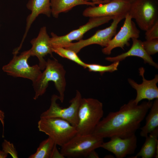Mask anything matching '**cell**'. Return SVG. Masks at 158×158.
<instances>
[{
	"instance_id": "17",
	"label": "cell",
	"mask_w": 158,
	"mask_h": 158,
	"mask_svg": "<svg viewBox=\"0 0 158 158\" xmlns=\"http://www.w3.org/2000/svg\"><path fill=\"white\" fill-rule=\"evenodd\" d=\"M132 40V45L127 51L114 57H107L106 58V60L113 62H120L128 57L137 56L142 59L145 63H148L150 65L158 68V64L153 61L151 56L149 55L144 49L142 41L138 38H133Z\"/></svg>"
},
{
	"instance_id": "32",
	"label": "cell",
	"mask_w": 158,
	"mask_h": 158,
	"mask_svg": "<svg viewBox=\"0 0 158 158\" xmlns=\"http://www.w3.org/2000/svg\"><path fill=\"white\" fill-rule=\"evenodd\" d=\"M104 158H114V157L111 155H108L105 156Z\"/></svg>"
},
{
	"instance_id": "34",
	"label": "cell",
	"mask_w": 158,
	"mask_h": 158,
	"mask_svg": "<svg viewBox=\"0 0 158 158\" xmlns=\"http://www.w3.org/2000/svg\"></svg>"
},
{
	"instance_id": "24",
	"label": "cell",
	"mask_w": 158,
	"mask_h": 158,
	"mask_svg": "<svg viewBox=\"0 0 158 158\" xmlns=\"http://www.w3.org/2000/svg\"><path fill=\"white\" fill-rule=\"evenodd\" d=\"M143 47L147 53L151 56L158 52V38L146 40L142 42Z\"/></svg>"
},
{
	"instance_id": "10",
	"label": "cell",
	"mask_w": 158,
	"mask_h": 158,
	"mask_svg": "<svg viewBox=\"0 0 158 158\" xmlns=\"http://www.w3.org/2000/svg\"><path fill=\"white\" fill-rule=\"evenodd\" d=\"M115 16L90 18L88 22L76 30H73L64 35L58 36L54 32L51 33V44L64 47L73 40L79 41L88 31L95 27L108 23Z\"/></svg>"
},
{
	"instance_id": "7",
	"label": "cell",
	"mask_w": 158,
	"mask_h": 158,
	"mask_svg": "<svg viewBox=\"0 0 158 158\" xmlns=\"http://www.w3.org/2000/svg\"><path fill=\"white\" fill-rule=\"evenodd\" d=\"M12 59L4 66L2 70L8 75L15 77H21L35 81L42 73L38 65L30 66L28 61L31 56L30 49L24 51L19 55L13 54Z\"/></svg>"
},
{
	"instance_id": "3",
	"label": "cell",
	"mask_w": 158,
	"mask_h": 158,
	"mask_svg": "<svg viewBox=\"0 0 158 158\" xmlns=\"http://www.w3.org/2000/svg\"><path fill=\"white\" fill-rule=\"evenodd\" d=\"M103 114V105L101 102L93 98H82L78 109L76 134H92Z\"/></svg>"
},
{
	"instance_id": "33",
	"label": "cell",
	"mask_w": 158,
	"mask_h": 158,
	"mask_svg": "<svg viewBox=\"0 0 158 158\" xmlns=\"http://www.w3.org/2000/svg\"><path fill=\"white\" fill-rule=\"evenodd\" d=\"M135 0H129V1H130V2L131 3H132Z\"/></svg>"
},
{
	"instance_id": "4",
	"label": "cell",
	"mask_w": 158,
	"mask_h": 158,
	"mask_svg": "<svg viewBox=\"0 0 158 158\" xmlns=\"http://www.w3.org/2000/svg\"><path fill=\"white\" fill-rule=\"evenodd\" d=\"M104 138L93 134H76L61 146L60 153L65 157H87L90 153L100 147Z\"/></svg>"
},
{
	"instance_id": "5",
	"label": "cell",
	"mask_w": 158,
	"mask_h": 158,
	"mask_svg": "<svg viewBox=\"0 0 158 158\" xmlns=\"http://www.w3.org/2000/svg\"><path fill=\"white\" fill-rule=\"evenodd\" d=\"M39 130L52 139L61 147L77 133L76 127L59 118H40L38 122Z\"/></svg>"
},
{
	"instance_id": "19",
	"label": "cell",
	"mask_w": 158,
	"mask_h": 158,
	"mask_svg": "<svg viewBox=\"0 0 158 158\" xmlns=\"http://www.w3.org/2000/svg\"><path fill=\"white\" fill-rule=\"evenodd\" d=\"M50 3L51 14L56 18L58 17L60 13L67 12L76 6L86 5L94 6L96 4L84 0H50Z\"/></svg>"
},
{
	"instance_id": "21",
	"label": "cell",
	"mask_w": 158,
	"mask_h": 158,
	"mask_svg": "<svg viewBox=\"0 0 158 158\" xmlns=\"http://www.w3.org/2000/svg\"><path fill=\"white\" fill-rule=\"evenodd\" d=\"M55 144L53 140L48 137L40 143L35 152L31 155L28 158H50Z\"/></svg>"
},
{
	"instance_id": "25",
	"label": "cell",
	"mask_w": 158,
	"mask_h": 158,
	"mask_svg": "<svg viewBox=\"0 0 158 158\" xmlns=\"http://www.w3.org/2000/svg\"><path fill=\"white\" fill-rule=\"evenodd\" d=\"M2 150L5 153L10 154L13 158H18V152L13 143L6 140L2 143Z\"/></svg>"
},
{
	"instance_id": "27",
	"label": "cell",
	"mask_w": 158,
	"mask_h": 158,
	"mask_svg": "<svg viewBox=\"0 0 158 158\" xmlns=\"http://www.w3.org/2000/svg\"><path fill=\"white\" fill-rule=\"evenodd\" d=\"M56 144L55 145L52 152L50 158H65V157L59 152L56 147Z\"/></svg>"
},
{
	"instance_id": "29",
	"label": "cell",
	"mask_w": 158,
	"mask_h": 158,
	"mask_svg": "<svg viewBox=\"0 0 158 158\" xmlns=\"http://www.w3.org/2000/svg\"><path fill=\"white\" fill-rule=\"evenodd\" d=\"M87 1H91L92 2L95 3L96 4H100L106 3L109 2L111 0H84Z\"/></svg>"
},
{
	"instance_id": "11",
	"label": "cell",
	"mask_w": 158,
	"mask_h": 158,
	"mask_svg": "<svg viewBox=\"0 0 158 158\" xmlns=\"http://www.w3.org/2000/svg\"><path fill=\"white\" fill-rule=\"evenodd\" d=\"M125 19L120 30L109 42L107 46L102 49V51L104 54L109 55L112 50L116 47L123 49L125 46L130 45L129 42L130 39H138L139 37L140 31L128 13Z\"/></svg>"
},
{
	"instance_id": "8",
	"label": "cell",
	"mask_w": 158,
	"mask_h": 158,
	"mask_svg": "<svg viewBox=\"0 0 158 158\" xmlns=\"http://www.w3.org/2000/svg\"><path fill=\"white\" fill-rule=\"evenodd\" d=\"M82 98L80 93L77 90L75 97L70 102V106L68 107L63 108L57 103V100L59 99V96L54 94L51 96L49 108L41 114L40 118H61L76 127L78 121V109Z\"/></svg>"
},
{
	"instance_id": "22",
	"label": "cell",
	"mask_w": 158,
	"mask_h": 158,
	"mask_svg": "<svg viewBox=\"0 0 158 158\" xmlns=\"http://www.w3.org/2000/svg\"><path fill=\"white\" fill-rule=\"evenodd\" d=\"M51 46L53 52L61 57L72 61L86 68V63L83 62L78 56L77 54L73 51L57 45L51 44Z\"/></svg>"
},
{
	"instance_id": "2",
	"label": "cell",
	"mask_w": 158,
	"mask_h": 158,
	"mask_svg": "<svg viewBox=\"0 0 158 158\" xmlns=\"http://www.w3.org/2000/svg\"><path fill=\"white\" fill-rule=\"evenodd\" d=\"M44 70L38 78L32 83L35 93L34 99L36 100L43 95L49 82L52 81L59 93V99L63 103L66 86V71L63 66L55 59H48Z\"/></svg>"
},
{
	"instance_id": "26",
	"label": "cell",
	"mask_w": 158,
	"mask_h": 158,
	"mask_svg": "<svg viewBox=\"0 0 158 158\" xmlns=\"http://www.w3.org/2000/svg\"><path fill=\"white\" fill-rule=\"evenodd\" d=\"M145 31V38L146 40L158 38V21Z\"/></svg>"
},
{
	"instance_id": "16",
	"label": "cell",
	"mask_w": 158,
	"mask_h": 158,
	"mask_svg": "<svg viewBox=\"0 0 158 158\" xmlns=\"http://www.w3.org/2000/svg\"><path fill=\"white\" fill-rule=\"evenodd\" d=\"M50 0H29L26 4L31 13L26 18L25 30L20 45H22L33 22L38 16L43 14L49 17L51 14Z\"/></svg>"
},
{
	"instance_id": "20",
	"label": "cell",
	"mask_w": 158,
	"mask_h": 158,
	"mask_svg": "<svg viewBox=\"0 0 158 158\" xmlns=\"http://www.w3.org/2000/svg\"><path fill=\"white\" fill-rule=\"evenodd\" d=\"M150 109L146 118L145 124L141 128L140 135L142 137L146 138L158 128V98L155 99Z\"/></svg>"
},
{
	"instance_id": "14",
	"label": "cell",
	"mask_w": 158,
	"mask_h": 158,
	"mask_svg": "<svg viewBox=\"0 0 158 158\" xmlns=\"http://www.w3.org/2000/svg\"><path fill=\"white\" fill-rule=\"evenodd\" d=\"M139 71L140 75L142 78L141 84L137 83L131 79H128L130 85L136 91L137 95L134 101L137 104L142 99H147L150 101L158 98V88L157 85L158 82V75H156L153 79L148 80L144 77V68L140 67Z\"/></svg>"
},
{
	"instance_id": "30",
	"label": "cell",
	"mask_w": 158,
	"mask_h": 158,
	"mask_svg": "<svg viewBox=\"0 0 158 158\" xmlns=\"http://www.w3.org/2000/svg\"><path fill=\"white\" fill-rule=\"evenodd\" d=\"M87 158H99L98 154L95 151V150L91 152L88 156Z\"/></svg>"
},
{
	"instance_id": "1",
	"label": "cell",
	"mask_w": 158,
	"mask_h": 158,
	"mask_svg": "<svg viewBox=\"0 0 158 158\" xmlns=\"http://www.w3.org/2000/svg\"><path fill=\"white\" fill-rule=\"evenodd\" d=\"M144 101L137 104L131 99L117 111L109 112L101 119L92 134L103 138L117 136L125 138L135 134L152 104Z\"/></svg>"
},
{
	"instance_id": "12",
	"label": "cell",
	"mask_w": 158,
	"mask_h": 158,
	"mask_svg": "<svg viewBox=\"0 0 158 158\" xmlns=\"http://www.w3.org/2000/svg\"><path fill=\"white\" fill-rule=\"evenodd\" d=\"M131 2L129 0H111L109 2L90 6L83 13L85 17H90L126 16Z\"/></svg>"
},
{
	"instance_id": "31",
	"label": "cell",
	"mask_w": 158,
	"mask_h": 158,
	"mask_svg": "<svg viewBox=\"0 0 158 158\" xmlns=\"http://www.w3.org/2000/svg\"><path fill=\"white\" fill-rule=\"evenodd\" d=\"M8 154L5 153L2 150H0V158H6L8 156Z\"/></svg>"
},
{
	"instance_id": "23",
	"label": "cell",
	"mask_w": 158,
	"mask_h": 158,
	"mask_svg": "<svg viewBox=\"0 0 158 158\" xmlns=\"http://www.w3.org/2000/svg\"><path fill=\"white\" fill-rule=\"evenodd\" d=\"M119 61L113 62L108 66H104L96 64L86 63V68H88L89 71L98 72L102 75L105 72H113L118 70L119 64Z\"/></svg>"
},
{
	"instance_id": "18",
	"label": "cell",
	"mask_w": 158,
	"mask_h": 158,
	"mask_svg": "<svg viewBox=\"0 0 158 158\" xmlns=\"http://www.w3.org/2000/svg\"><path fill=\"white\" fill-rule=\"evenodd\" d=\"M158 128L149 134L140 151L133 157L137 158H158Z\"/></svg>"
},
{
	"instance_id": "6",
	"label": "cell",
	"mask_w": 158,
	"mask_h": 158,
	"mask_svg": "<svg viewBox=\"0 0 158 158\" xmlns=\"http://www.w3.org/2000/svg\"><path fill=\"white\" fill-rule=\"evenodd\" d=\"M128 13L146 31L158 21V0H135L131 3Z\"/></svg>"
},
{
	"instance_id": "13",
	"label": "cell",
	"mask_w": 158,
	"mask_h": 158,
	"mask_svg": "<svg viewBox=\"0 0 158 158\" xmlns=\"http://www.w3.org/2000/svg\"><path fill=\"white\" fill-rule=\"evenodd\" d=\"M108 142H104L100 147L114 154L117 158H123L134 153L137 147V138L135 134L125 138L114 136Z\"/></svg>"
},
{
	"instance_id": "28",
	"label": "cell",
	"mask_w": 158,
	"mask_h": 158,
	"mask_svg": "<svg viewBox=\"0 0 158 158\" xmlns=\"http://www.w3.org/2000/svg\"><path fill=\"white\" fill-rule=\"evenodd\" d=\"M5 115L4 112L1 110L0 109V121L2 125L3 128V137H4V119Z\"/></svg>"
},
{
	"instance_id": "15",
	"label": "cell",
	"mask_w": 158,
	"mask_h": 158,
	"mask_svg": "<svg viewBox=\"0 0 158 158\" xmlns=\"http://www.w3.org/2000/svg\"><path fill=\"white\" fill-rule=\"evenodd\" d=\"M50 40L46 27L43 26L40 28L37 37L30 41L32 45L30 49L31 56L37 58L39 62L38 65L41 70H44L46 67L47 61L44 59L45 56L49 54L53 57Z\"/></svg>"
},
{
	"instance_id": "9",
	"label": "cell",
	"mask_w": 158,
	"mask_h": 158,
	"mask_svg": "<svg viewBox=\"0 0 158 158\" xmlns=\"http://www.w3.org/2000/svg\"><path fill=\"white\" fill-rule=\"evenodd\" d=\"M125 17L126 16L123 15L115 16L109 27L103 29L98 30L93 35L87 39H81L75 43L71 42L64 48L72 50L77 54L84 47L93 44H97L104 47H106L116 33L118 23Z\"/></svg>"
}]
</instances>
